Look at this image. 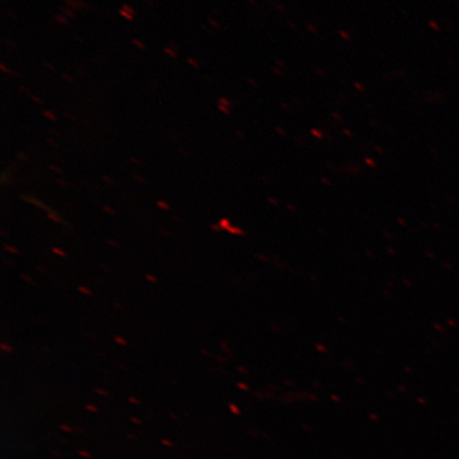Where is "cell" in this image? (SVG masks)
Wrapping results in <instances>:
<instances>
[{
  "instance_id": "ac0fdd59",
  "label": "cell",
  "mask_w": 459,
  "mask_h": 459,
  "mask_svg": "<svg viewBox=\"0 0 459 459\" xmlns=\"http://www.w3.org/2000/svg\"><path fill=\"white\" fill-rule=\"evenodd\" d=\"M209 22L211 26H213L215 28H220V25H218V22L213 19H209Z\"/></svg>"
},
{
  "instance_id": "f1b7e54d",
  "label": "cell",
  "mask_w": 459,
  "mask_h": 459,
  "mask_svg": "<svg viewBox=\"0 0 459 459\" xmlns=\"http://www.w3.org/2000/svg\"><path fill=\"white\" fill-rule=\"evenodd\" d=\"M2 348H3L4 350H7V351H11V347H10V346H9V347H8V346H5V343H2Z\"/></svg>"
},
{
  "instance_id": "ffe728a7",
  "label": "cell",
  "mask_w": 459,
  "mask_h": 459,
  "mask_svg": "<svg viewBox=\"0 0 459 459\" xmlns=\"http://www.w3.org/2000/svg\"><path fill=\"white\" fill-rule=\"evenodd\" d=\"M54 252H56V254H57V255H60L61 256H65V252L62 251L61 249L59 250V249L55 248Z\"/></svg>"
},
{
  "instance_id": "8fae6325",
  "label": "cell",
  "mask_w": 459,
  "mask_h": 459,
  "mask_svg": "<svg viewBox=\"0 0 459 459\" xmlns=\"http://www.w3.org/2000/svg\"><path fill=\"white\" fill-rule=\"evenodd\" d=\"M29 96H30L31 100L38 103V105H43L44 102L41 99H39V97L33 94H30Z\"/></svg>"
},
{
  "instance_id": "44dd1931",
  "label": "cell",
  "mask_w": 459,
  "mask_h": 459,
  "mask_svg": "<svg viewBox=\"0 0 459 459\" xmlns=\"http://www.w3.org/2000/svg\"><path fill=\"white\" fill-rule=\"evenodd\" d=\"M20 89H21V91H24V93H27V94H29V95H30V94H31V93H30V91H29L27 88H25V86H24V85H21V86H20Z\"/></svg>"
},
{
  "instance_id": "9c48e42d",
  "label": "cell",
  "mask_w": 459,
  "mask_h": 459,
  "mask_svg": "<svg viewBox=\"0 0 459 459\" xmlns=\"http://www.w3.org/2000/svg\"><path fill=\"white\" fill-rule=\"evenodd\" d=\"M164 53L165 55H168L169 56L172 57V59H176V57L178 56L177 51L171 48H165Z\"/></svg>"
},
{
  "instance_id": "484cf974",
  "label": "cell",
  "mask_w": 459,
  "mask_h": 459,
  "mask_svg": "<svg viewBox=\"0 0 459 459\" xmlns=\"http://www.w3.org/2000/svg\"><path fill=\"white\" fill-rule=\"evenodd\" d=\"M86 290H88V289H84V287H80V289H79V290L84 292V294L91 295V291Z\"/></svg>"
},
{
  "instance_id": "52a82bcc",
  "label": "cell",
  "mask_w": 459,
  "mask_h": 459,
  "mask_svg": "<svg viewBox=\"0 0 459 459\" xmlns=\"http://www.w3.org/2000/svg\"><path fill=\"white\" fill-rule=\"evenodd\" d=\"M118 13L120 15L124 17L125 20H127L129 22H134L135 20L134 15L126 13V11H124L123 9H119Z\"/></svg>"
},
{
  "instance_id": "7c38bea8",
  "label": "cell",
  "mask_w": 459,
  "mask_h": 459,
  "mask_svg": "<svg viewBox=\"0 0 459 459\" xmlns=\"http://www.w3.org/2000/svg\"><path fill=\"white\" fill-rule=\"evenodd\" d=\"M220 101V105L230 107L231 106V102H230L225 97H221V99L218 100Z\"/></svg>"
},
{
  "instance_id": "d4e9b609",
  "label": "cell",
  "mask_w": 459,
  "mask_h": 459,
  "mask_svg": "<svg viewBox=\"0 0 459 459\" xmlns=\"http://www.w3.org/2000/svg\"><path fill=\"white\" fill-rule=\"evenodd\" d=\"M134 178H135V179L137 181H140L142 183H145L146 182L145 179H143V178L141 176H139V175H134Z\"/></svg>"
},
{
  "instance_id": "ba28073f",
  "label": "cell",
  "mask_w": 459,
  "mask_h": 459,
  "mask_svg": "<svg viewBox=\"0 0 459 459\" xmlns=\"http://www.w3.org/2000/svg\"><path fill=\"white\" fill-rule=\"evenodd\" d=\"M187 63L188 65H191L193 68H196V70H199L200 65L197 59H195V57L189 56L187 57Z\"/></svg>"
},
{
  "instance_id": "277c9868",
  "label": "cell",
  "mask_w": 459,
  "mask_h": 459,
  "mask_svg": "<svg viewBox=\"0 0 459 459\" xmlns=\"http://www.w3.org/2000/svg\"><path fill=\"white\" fill-rule=\"evenodd\" d=\"M42 113L44 115V117L51 120V122H56L57 117L53 111L44 110Z\"/></svg>"
},
{
  "instance_id": "cb8c5ba5",
  "label": "cell",
  "mask_w": 459,
  "mask_h": 459,
  "mask_svg": "<svg viewBox=\"0 0 459 459\" xmlns=\"http://www.w3.org/2000/svg\"><path fill=\"white\" fill-rule=\"evenodd\" d=\"M148 5H151V7H154L156 4H154L153 0H143Z\"/></svg>"
},
{
  "instance_id": "9a60e30c",
  "label": "cell",
  "mask_w": 459,
  "mask_h": 459,
  "mask_svg": "<svg viewBox=\"0 0 459 459\" xmlns=\"http://www.w3.org/2000/svg\"><path fill=\"white\" fill-rule=\"evenodd\" d=\"M62 78L65 79V82H70V83L74 82V79L72 78V76H70V74H63Z\"/></svg>"
},
{
  "instance_id": "8992f818",
  "label": "cell",
  "mask_w": 459,
  "mask_h": 459,
  "mask_svg": "<svg viewBox=\"0 0 459 459\" xmlns=\"http://www.w3.org/2000/svg\"><path fill=\"white\" fill-rule=\"evenodd\" d=\"M132 44L136 46V48L141 49V50H146L147 49V46L145 45V43L141 41V39H132Z\"/></svg>"
},
{
  "instance_id": "f546056e",
  "label": "cell",
  "mask_w": 459,
  "mask_h": 459,
  "mask_svg": "<svg viewBox=\"0 0 459 459\" xmlns=\"http://www.w3.org/2000/svg\"><path fill=\"white\" fill-rule=\"evenodd\" d=\"M57 183H59V185H61L63 186H66V183L65 182H63L61 180H57Z\"/></svg>"
},
{
  "instance_id": "d6986e66",
  "label": "cell",
  "mask_w": 459,
  "mask_h": 459,
  "mask_svg": "<svg viewBox=\"0 0 459 459\" xmlns=\"http://www.w3.org/2000/svg\"><path fill=\"white\" fill-rule=\"evenodd\" d=\"M49 169L51 170H54V171L57 172V174H62V170L60 169L56 168V166H54V165H50Z\"/></svg>"
},
{
  "instance_id": "5bb4252c",
  "label": "cell",
  "mask_w": 459,
  "mask_h": 459,
  "mask_svg": "<svg viewBox=\"0 0 459 459\" xmlns=\"http://www.w3.org/2000/svg\"><path fill=\"white\" fill-rule=\"evenodd\" d=\"M43 65L46 68H48V70L54 71V72L56 71V67L53 65H51V63H49V62H44Z\"/></svg>"
},
{
  "instance_id": "603a6c76",
  "label": "cell",
  "mask_w": 459,
  "mask_h": 459,
  "mask_svg": "<svg viewBox=\"0 0 459 459\" xmlns=\"http://www.w3.org/2000/svg\"><path fill=\"white\" fill-rule=\"evenodd\" d=\"M130 160H131L132 163H134V164H137V165L141 164L140 160H137V159H135L134 157H131Z\"/></svg>"
},
{
  "instance_id": "7402d4cb",
  "label": "cell",
  "mask_w": 459,
  "mask_h": 459,
  "mask_svg": "<svg viewBox=\"0 0 459 459\" xmlns=\"http://www.w3.org/2000/svg\"><path fill=\"white\" fill-rule=\"evenodd\" d=\"M48 142L49 145H51L55 148L59 147V146H57V143L54 140L48 139Z\"/></svg>"
},
{
  "instance_id": "e0dca14e",
  "label": "cell",
  "mask_w": 459,
  "mask_h": 459,
  "mask_svg": "<svg viewBox=\"0 0 459 459\" xmlns=\"http://www.w3.org/2000/svg\"><path fill=\"white\" fill-rule=\"evenodd\" d=\"M218 108H220V110H221L222 113L230 114V111L228 110V108H227V107H225V106L218 105Z\"/></svg>"
},
{
  "instance_id": "6da1fadb",
  "label": "cell",
  "mask_w": 459,
  "mask_h": 459,
  "mask_svg": "<svg viewBox=\"0 0 459 459\" xmlns=\"http://www.w3.org/2000/svg\"><path fill=\"white\" fill-rule=\"evenodd\" d=\"M65 4L68 8L73 10H84L89 9L90 5L84 2V0H65Z\"/></svg>"
},
{
  "instance_id": "4316f807",
  "label": "cell",
  "mask_w": 459,
  "mask_h": 459,
  "mask_svg": "<svg viewBox=\"0 0 459 459\" xmlns=\"http://www.w3.org/2000/svg\"><path fill=\"white\" fill-rule=\"evenodd\" d=\"M115 340H117V342L118 343L127 344V342H125V340H123V338L117 337V338H115Z\"/></svg>"
},
{
  "instance_id": "4fadbf2b",
  "label": "cell",
  "mask_w": 459,
  "mask_h": 459,
  "mask_svg": "<svg viewBox=\"0 0 459 459\" xmlns=\"http://www.w3.org/2000/svg\"><path fill=\"white\" fill-rule=\"evenodd\" d=\"M158 205L160 206V209H164V210L170 209V206L168 204L164 203V201H159Z\"/></svg>"
},
{
  "instance_id": "2e32d148",
  "label": "cell",
  "mask_w": 459,
  "mask_h": 459,
  "mask_svg": "<svg viewBox=\"0 0 459 459\" xmlns=\"http://www.w3.org/2000/svg\"><path fill=\"white\" fill-rule=\"evenodd\" d=\"M102 180L105 181L106 183H108V185H112V186L114 185V182L111 179V178H108L107 176H103Z\"/></svg>"
},
{
  "instance_id": "3957f363",
  "label": "cell",
  "mask_w": 459,
  "mask_h": 459,
  "mask_svg": "<svg viewBox=\"0 0 459 459\" xmlns=\"http://www.w3.org/2000/svg\"><path fill=\"white\" fill-rule=\"evenodd\" d=\"M0 71H2L4 74H10V76H13L15 78L20 77L19 73H16L14 71L11 70V68H9L7 65H4V63H2V65H0Z\"/></svg>"
},
{
  "instance_id": "83f0119b",
  "label": "cell",
  "mask_w": 459,
  "mask_h": 459,
  "mask_svg": "<svg viewBox=\"0 0 459 459\" xmlns=\"http://www.w3.org/2000/svg\"><path fill=\"white\" fill-rule=\"evenodd\" d=\"M10 247L9 246H5V249H7L8 251H11V252H14V254H19V251H17L15 249H13V248H10Z\"/></svg>"
},
{
  "instance_id": "30bf717a",
  "label": "cell",
  "mask_w": 459,
  "mask_h": 459,
  "mask_svg": "<svg viewBox=\"0 0 459 459\" xmlns=\"http://www.w3.org/2000/svg\"><path fill=\"white\" fill-rule=\"evenodd\" d=\"M120 9H123L124 11H126V13H128L132 15L135 14V10L132 8L130 4H123L122 8Z\"/></svg>"
},
{
  "instance_id": "4dcf8cb0",
  "label": "cell",
  "mask_w": 459,
  "mask_h": 459,
  "mask_svg": "<svg viewBox=\"0 0 459 459\" xmlns=\"http://www.w3.org/2000/svg\"><path fill=\"white\" fill-rule=\"evenodd\" d=\"M178 151H179L180 152H182V154H186V151H183L182 148H178Z\"/></svg>"
},
{
  "instance_id": "7a4b0ae2",
  "label": "cell",
  "mask_w": 459,
  "mask_h": 459,
  "mask_svg": "<svg viewBox=\"0 0 459 459\" xmlns=\"http://www.w3.org/2000/svg\"><path fill=\"white\" fill-rule=\"evenodd\" d=\"M54 20L57 22V24L63 26L70 25V21H68V17L65 14H56L54 16Z\"/></svg>"
},
{
  "instance_id": "5b68a950",
  "label": "cell",
  "mask_w": 459,
  "mask_h": 459,
  "mask_svg": "<svg viewBox=\"0 0 459 459\" xmlns=\"http://www.w3.org/2000/svg\"><path fill=\"white\" fill-rule=\"evenodd\" d=\"M62 13L65 16L70 17V19H74V17L77 15L73 9L68 7L62 8Z\"/></svg>"
}]
</instances>
